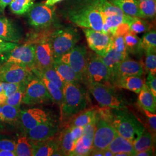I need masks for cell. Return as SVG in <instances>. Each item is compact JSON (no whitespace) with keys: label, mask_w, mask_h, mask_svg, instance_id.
Here are the masks:
<instances>
[{"label":"cell","mask_w":156,"mask_h":156,"mask_svg":"<svg viewBox=\"0 0 156 156\" xmlns=\"http://www.w3.org/2000/svg\"><path fill=\"white\" fill-rule=\"evenodd\" d=\"M67 19L79 27L102 31L103 20L100 12L94 6L82 0L67 8L64 14Z\"/></svg>","instance_id":"1"},{"label":"cell","mask_w":156,"mask_h":156,"mask_svg":"<svg viewBox=\"0 0 156 156\" xmlns=\"http://www.w3.org/2000/svg\"><path fill=\"white\" fill-rule=\"evenodd\" d=\"M61 109L62 120H67L83 111L87 105L86 92L79 83L64 84Z\"/></svg>","instance_id":"2"},{"label":"cell","mask_w":156,"mask_h":156,"mask_svg":"<svg viewBox=\"0 0 156 156\" xmlns=\"http://www.w3.org/2000/svg\"><path fill=\"white\" fill-rule=\"evenodd\" d=\"M112 126L117 134L131 142L138 138L145 128L134 115L126 109H112Z\"/></svg>","instance_id":"3"},{"label":"cell","mask_w":156,"mask_h":156,"mask_svg":"<svg viewBox=\"0 0 156 156\" xmlns=\"http://www.w3.org/2000/svg\"><path fill=\"white\" fill-rule=\"evenodd\" d=\"M80 39L78 30L73 26L53 30L50 34L49 41L55 60L73 49Z\"/></svg>","instance_id":"4"},{"label":"cell","mask_w":156,"mask_h":156,"mask_svg":"<svg viewBox=\"0 0 156 156\" xmlns=\"http://www.w3.org/2000/svg\"><path fill=\"white\" fill-rule=\"evenodd\" d=\"M52 31H48L38 36L31 37L27 41V43L35 45L34 68L43 69L53 67L55 59L49 41V36Z\"/></svg>","instance_id":"5"},{"label":"cell","mask_w":156,"mask_h":156,"mask_svg":"<svg viewBox=\"0 0 156 156\" xmlns=\"http://www.w3.org/2000/svg\"><path fill=\"white\" fill-rule=\"evenodd\" d=\"M87 84L90 92L101 106L115 109L126 108L125 102L110 85L94 82Z\"/></svg>","instance_id":"6"},{"label":"cell","mask_w":156,"mask_h":156,"mask_svg":"<svg viewBox=\"0 0 156 156\" xmlns=\"http://www.w3.org/2000/svg\"><path fill=\"white\" fill-rule=\"evenodd\" d=\"M30 26L37 30L47 29L56 22L54 6H48L45 2L34 4L26 13Z\"/></svg>","instance_id":"7"},{"label":"cell","mask_w":156,"mask_h":156,"mask_svg":"<svg viewBox=\"0 0 156 156\" xmlns=\"http://www.w3.org/2000/svg\"><path fill=\"white\" fill-rule=\"evenodd\" d=\"M84 82L87 84L94 82L106 84L112 82L111 73L109 69L103 62L100 56L97 54L88 53L84 78Z\"/></svg>","instance_id":"8"},{"label":"cell","mask_w":156,"mask_h":156,"mask_svg":"<svg viewBox=\"0 0 156 156\" xmlns=\"http://www.w3.org/2000/svg\"><path fill=\"white\" fill-rule=\"evenodd\" d=\"M35 45L25 43L19 45L7 52L0 55V64L14 63L20 64L31 69L35 66Z\"/></svg>","instance_id":"9"},{"label":"cell","mask_w":156,"mask_h":156,"mask_svg":"<svg viewBox=\"0 0 156 156\" xmlns=\"http://www.w3.org/2000/svg\"><path fill=\"white\" fill-rule=\"evenodd\" d=\"M51 102H53V100L45 85L35 75L26 84L23 104L27 105H35Z\"/></svg>","instance_id":"10"},{"label":"cell","mask_w":156,"mask_h":156,"mask_svg":"<svg viewBox=\"0 0 156 156\" xmlns=\"http://www.w3.org/2000/svg\"><path fill=\"white\" fill-rule=\"evenodd\" d=\"M35 76L31 68L14 63L0 64V81L8 83H27Z\"/></svg>","instance_id":"11"},{"label":"cell","mask_w":156,"mask_h":156,"mask_svg":"<svg viewBox=\"0 0 156 156\" xmlns=\"http://www.w3.org/2000/svg\"><path fill=\"white\" fill-rule=\"evenodd\" d=\"M117 134L111 123L100 117L97 112L92 150L104 151L106 149Z\"/></svg>","instance_id":"12"},{"label":"cell","mask_w":156,"mask_h":156,"mask_svg":"<svg viewBox=\"0 0 156 156\" xmlns=\"http://www.w3.org/2000/svg\"><path fill=\"white\" fill-rule=\"evenodd\" d=\"M87 56L88 53L86 46L83 45H78L57 60L71 67L80 78L82 82H84Z\"/></svg>","instance_id":"13"},{"label":"cell","mask_w":156,"mask_h":156,"mask_svg":"<svg viewBox=\"0 0 156 156\" xmlns=\"http://www.w3.org/2000/svg\"><path fill=\"white\" fill-rule=\"evenodd\" d=\"M83 32L90 48L100 57H103L113 47V37L102 31L83 28Z\"/></svg>","instance_id":"14"},{"label":"cell","mask_w":156,"mask_h":156,"mask_svg":"<svg viewBox=\"0 0 156 156\" xmlns=\"http://www.w3.org/2000/svg\"><path fill=\"white\" fill-rule=\"evenodd\" d=\"M51 121L48 114L42 109L30 108L20 110L19 123L24 132L34 127Z\"/></svg>","instance_id":"15"},{"label":"cell","mask_w":156,"mask_h":156,"mask_svg":"<svg viewBox=\"0 0 156 156\" xmlns=\"http://www.w3.org/2000/svg\"><path fill=\"white\" fill-rule=\"evenodd\" d=\"M0 38L8 42L19 44L23 39L22 30L11 19L0 16Z\"/></svg>","instance_id":"16"},{"label":"cell","mask_w":156,"mask_h":156,"mask_svg":"<svg viewBox=\"0 0 156 156\" xmlns=\"http://www.w3.org/2000/svg\"><path fill=\"white\" fill-rule=\"evenodd\" d=\"M144 68L140 62H136L127 57L120 62L113 75L112 83L118 78L126 76H142Z\"/></svg>","instance_id":"17"},{"label":"cell","mask_w":156,"mask_h":156,"mask_svg":"<svg viewBox=\"0 0 156 156\" xmlns=\"http://www.w3.org/2000/svg\"><path fill=\"white\" fill-rule=\"evenodd\" d=\"M58 127L51 121L39 124L25 132V135L33 141L39 142L49 140L58 132Z\"/></svg>","instance_id":"18"},{"label":"cell","mask_w":156,"mask_h":156,"mask_svg":"<svg viewBox=\"0 0 156 156\" xmlns=\"http://www.w3.org/2000/svg\"><path fill=\"white\" fill-rule=\"evenodd\" d=\"M44 141H33V156H62L58 149L57 140L52 139Z\"/></svg>","instance_id":"19"},{"label":"cell","mask_w":156,"mask_h":156,"mask_svg":"<svg viewBox=\"0 0 156 156\" xmlns=\"http://www.w3.org/2000/svg\"><path fill=\"white\" fill-rule=\"evenodd\" d=\"M114 83L119 88L128 90L138 94L143 88L145 81L142 76H126L118 78Z\"/></svg>","instance_id":"20"},{"label":"cell","mask_w":156,"mask_h":156,"mask_svg":"<svg viewBox=\"0 0 156 156\" xmlns=\"http://www.w3.org/2000/svg\"><path fill=\"white\" fill-rule=\"evenodd\" d=\"M53 67L62 79L64 84L68 83H80V78L73 68L68 64L58 60H55Z\"/></svg>","instance_id":"21"},{"label":"cell","mask_w":156,"mask_h":156,"mask_svg":"<svg viewBox=\"0 0 156 156\" xmlns=\"http://www.w3.org/2000/svg\"><path fill=\"white\" fill-rule=\"evenodd\" d=\"M57 141L58 149L62 156H71L76 143L73 136L71 128L68 127L62 130Z\"/></svg>","instance_id":"22"},{"label":"cell","mask_w":156,"mask_h":156,"mask_svg":"<svg viewBox=\"0 0 156 156\" xmlns=\"http://www.w3.org/2000/svg\"><path fill=\"white\" fill-rule=\"evenodd\" d=\"M132 17L124 15H114L105 17L102 19L103 20V29L102 32L111 36H113L115 34L117 27L122 23H129Z\"/></svg>","instance_id":"23"},{"label":"cell","mask_w":156,"mask_h":156,"mask_svg":"<svg viewBox=\"0 0 156 156\" xmlns=\"http://www.w3.org/2000/svg\"><path fill=\"white\" fill-rule=\"evenodd\" d=\"M108 149L114 154L119 152H126L131 156H136V152L134 149L133 143L117 134L109 145Z\"/></svg>","instance_id":"24"},{"label":"cell","mask_w":156,"mask_h":156,"mask_svg":"<svg viewBox=\"0 0 156 156\" xmlns=\"http://www.w3.org/2000/svg\"><path fill=\"white\" fill-rule=\"evenodd\" d=\"M20 108L7 104L0 105V122L14 125L19 123Z\"/></svg>","instance_id":"25"},{"label":"cell","mask_w":156,"mask_h":156,"mask_svg":"<svg viewBox=\"0 0 156 156\" xmlns=\"http://www.w3.org/2000/svg\"><path fill=\"white\" fill-rule=\"evenodd\" d=\"M138 94V103L142 109L156 113V98L151 94L146 83Z\"/></svg>","instance_id":"26"},{"label":"cell","mask_w":156,"mask_h":156,"mask_svg":"<svg viewBox=\"0 0 156 156\" xmlns=\"http://www.w3.org/2000/svg\"><path fill=\"white\" fill-rule=\"evenodd\" d=\"M128 57L127 53H123L117 51L114 48H112L103 57H101L103 62L109 69L112 78L119 64Z\"/></svg>","instance_id":"27"},{"label":"cell","mask_w":156,"mask_h":156,"mask_svg":"<svg viewBox=\"0 0 156 156\" xmlns=\"http://www.w3.org/2000/svg\"><path fill=\"white\" fill-rule=\"evenodd\" d=\"M97 112L96 109H92L80 112L73 119L69 127H83L91 123H96Z\"/></svg>","instance_id":"28"},{"label":"cell","mask_w":156,"mask_h":156,"mask_svg":"<svg viewBox=\"0 0 156 156\" xmlns=\"http://www.w3.org/2000/svg\"><path fill=\"white\" fill-rule=\"evenodd\" d=\"M110 3L116 6L124 12L130 16L141 17L138 4L136 0H107Z\"/></svg>","instance_id":"29"},{"label":"cell","mask_w":156,"mask_h":156,"mask_svg":"<svg viewBox=\"0 0 156 156\" xmlns=\"http://www.w3.org/2000/svg\"><path fill=\"white\" fill-rule=\"evenodd\" d=\"M134 149L136 153L153 149V135L146 129L133 142Z\"/></svg>","instance_id":"30"},{"label":"cell","mask_w":156,"mask_h":156,"mask_svg":"<svg viewBox=\"0 0 156 156\" xmlns=\"http://www.w3.org/2000/svg\"><path fill=\"white\" fill-rule=\"evenodd\" d=\"M34 75L37 77L39 78V79L42 81V82L45 85L48 91L49 92V94L51 97L53 102L60 107L63 100L62 90L60 89L57 86H56L55 84L51 82L39 73H35Z\"/></svg>","instance_id":"31"},{"label":"cell","mask_w":156,"mask_h":156,"mask_svg":"<svg viewBox=\"0 0 156 156\" xmlns=\"http://www.w3.org/2000/svg\"><path fill=\"white\" fill-rule=\"evenodd\" d=\"M33 146L32 140L26 135H19L16 140L15 154L16 156H32Z\"/></svg>","instance_id":"32"},{"label":"cell","mask_w":156,"mask_h":156,"mask_svg":"<svg viewBox=\"0 0 156 156\" xmlns=\"http://www.w3.org/2000/svg\"><path fill=\"white\" fill-rule=\"evenodd\" d=\"M31 70L34 73H39L51 82L55 84L60 89L62 90L63 89L65 84L62 81V79L53 67H49L43 69L33 68L31 69Z\"/></svg>","instance_id":"33"},{"label":"cell","mask_w":156,"mask_h":156,"mask_svg":"<svg viewBox=\"0 0 156 156\" xmlns=\"http://www.w3.org/2000/svg\"><path fill=\"white\" fill-rule=\"evenodd\" d=\"M142 18H153L156 12V0H136Z\"/></svg>","instance_id":"34"},{"label":"cell","mask_w":156,"mask_h":156,"mask_svg":"<svg viewBox=\"0 0 156 156\" xmlns=\"http://www.w3.org/2000/svg\"><path fill=\"white\" fill-rule=\"evenodd\" d=\"M34 4V0H13L9 4L11 11L16 15L26 14Z\"/></svg>","instance_id":"35"},{"label":"cell","mask_w":156,"mask_h":156,"mask_svg":"<svg viewBox=\"0 0 156 156\" xmlns=\"http://www.w3.org/2000/svg\"><path fill=\"white\" fill-rule=\"evenodd\" d=\"M124 40L126 50L128 53L136 54L142 51L140 48V39L136 34L129 31L124 36Z\"/></svg>","instance_id":"36"},{"label":"cell","mask_w":156,"mask_h":156,"mask_svg":"<svg viewBox=\"0 0 156 156\" xmlns=\"http://www.w3.org/2000/svg\"><path fill=\"white\" fill-rule=\"evenodd\" d=\"M140 48L145 52L156 50V33L154 30H149L145 34L140 41Z\"/></svg>","instance_id":"37"},{"label":"cell","mask_w":156,"mask_h":156,"mask_svg":"<svg viewBox=\"0 0 156 156\" xmlns=\"http://www.w3.org/2000/svg\"><path fill=\"white\" fill-rule=\"evenodd\" d=\"M128 24L129 31L135 34L145 33L150 30L149 23L139 17H132Z\"/></svg>","instance_id":"38"},{"label":"cell","mask_w":156,"mask_h":156,"mask_svg":"<svg viewBox=\"0 0 156 156\" xmlns=\"http://www.w3.org/2000/svg\"><path fill=\"white\" fill-rule=\"evenodd\" d=\"M26 84L23 85L16 92L8 96L6 101V104L17 108H20L22 104L23 98L24 95Z\"/></svg>","instance_id":"39"},{"label":"cell","mask_w":156,"mask_h":156,"mask_svg":"<svg viewBox=\"0 0 156 156\" xmlns=\"http://www.w3.org/2000/svg\"><path fill=\"white\" fill-rule=\"evenodd\" d=\"M156 50L145 52V69L148 73L156 75Z\"/></svg>","instance_id":"40"},{"label":"cell","mask_w":156,"mask_h":156,"mask_svg":"<svg viewBox=\"0 0 156 156\" xmlns=\"http://www.w3.org/2000/svg\"><path fill=\"white\" fill-rule=\"evenodd\" d=\"M16 140L5 135H0V150L4 151H15Z\"/></svg>","instance_id":"41"},{"label":"cell","mask_w":156,"mask_h":156,"mask_svg":"<svg viewBox=\"0 0 156 156\" xmlns=\"http://www.w3.org/2000/svg\"><path fill=\"white\" fill-rule=\"evenodd\" d=\"M27 83H8V82H1L3 92L8 97L12 94L16 92L17 90L19 89L23 85Z\"/></svg>","instance_id":"42"},{"label":"cell","mask_w":156,"mask_h":156,"mask_svg":"<svg viewBox=\"0 0 156 156\" xmlns=\"http://www.w3.org/2000/svg\"><path fill=\"white\" fill-rule=\"evenodd\" d=\"M113 37V47L117 51L123 53H127L126 46L124 44V36H112Z\"/></svg>","instance_id":"43"},{"label":"cell","mask_w":156,"mask_h":156,"mask_svg":"<svg viewBox=\"0 0 156 156\" xmlns=\"http://www.w3.org/2000/svg\"><path fill=\"white\" fill-rule=\"evenodd\" d=\"M143 112L145 113V116L147 118V122L149 124L150 128L151 130V134L156 136V113H152L147 110L143 109Z\"/></svg>","instance_id":"44"},{"label":"cell","mask_w":156,"mask_h":156,"mask_svg":"<svg viewBox=\"0 0 156 156\" xmlns=\"http://www.w3.org/2000/svg\"><path fill=\"white\" fill-rule=\"evenodd\" d=\"M145 83L149 89L151 93V94L156 98V75H153L150 73H148L147 80L145 82Z\"/></svg>","instance_id":"45"},{"label":"cell","mask_w":156,"mask_h":156,"mask_svg":"<svg viewBox=\"0 0 156 156\" xmlns=\"http://www.w3.org/2000/svg\"><path fill=\"white\" fill-rule=\"evenodd\" d=\"M19 44L8 42L0 38V55L16 47Z\"/></svg>","instance_id":"46"},{"label":"cell","mask_w":156,"mask_h":156,"mask_svg":"<svg viewBox=\"0 0 156 156\" xmlns=\"http://www.w3.org/2000/svg\"><path fill=\"white\" fill-rule=\"evenodd\" d=\"M129 31V27L128 23L124 22L120 24L115 31V34L113 36H124Z\"/></svg>","instance_id":"47"},{"label":"cell","mask_w":156,"mask_h":156,"mask_svg":"<svg viewBox=\"0 0 156 156\" xmlns=\"http://www.w3.org/2000/svg\"><path fill=\"white\" fill-rule=\"evenodd\" d=\"M71 128V131L73 138L77 142L81 138L83 133V128L82 127H69Z\"/></svg>","instance_id":"48"},{"label":"cell","mask_w":156,"mask_h":156,"mask_svg":"<svg viewBox=\"0 0 156 156\" xmlns=\"http://www.w3.org/2000/svg\"><path fill=\"white\" fill-rule=\"evenodd\" d=\"M153 156V149L142 151L136 153V156Z\"/></svg>","instance_id":"49"},{"label":"cell","mask_w":156,"mask_h":156,"mask_svg":"<svg viewBox=\"0 0 156 156\" xmlns=\"http://www.w3.org/2000/svg\"><path fill=\"white\" fill-rule=\"evenodd\" d=\"M13 0H0V9L2 12L4 11L6 8L11 4Z\"/></svg>","instance_id":"50"},{"label":"cell","mask_w":156,"mask_h":156,"mask_svg":"<svg viewBox=\"0 0 156 156\" xmlns=\"http://www.w3.org/2000/svg\"><path fill=\"white\" fill-rule=\"evenodd\" d=\"M0 156H16L15 152L0 150Z\"/></svg>","instance_id":"51"},{"label":"cell","mask_w":156,"mask_h":156,"mask_svg":"<svg viewBox=\"0 0 156 156\" xmlns=\"http://www.w3.org/2000/svg\"><path fill=\"white\" fill-rule=\"evenodd\" d=\"M90 156H103V151L99 150H91L90 154Z\"/></svg>","instance_id":"52"},{"label":"cell","mask_w":156,"mask_h":156,"mask_svg":"<svg viewBox=\"0 0 156 156\" xmlns=\"http://www.w3.org/2000/svg\"><path fill=\"white\" fill-rule=\"evenodd\" d=\"M7 97L4 92L0 93V105H3L6 103Z\"/></svg>","instance_id":"53"},{"label":"cell","mask_w":156,"mask_h":156,"mask_svg":"<svg viewBox=\"0 0 156 156\" xmlns=\"http://www.w3.org/2000/svg\"><path fill=\"white\" fill-rule=\"evenodd\" d=\"M62 0H46L45 4L48 6H54L56 3L61 1Z\"/></svg>","instance_id":"54"},{"label":"cell","mask_w":156,"mask_h":156,"mask_svg":"<svg viewBox=\"0 0 156 156\" xmlns=\"http://www.w3.org/2000/svg\"><path fill=\"white\" fill-rule=\"evenodd\" d=\"M103 156H114V154L111 151L109 150L108 148L103 151Z\"/></svg>","instance_id":"55"},{"label":"cell","mask_w":156,"mask_h":156,"mask_svg":"<svg viewBox=\"0 0 156 156\" xmlns=\"http://www.w3.org/2000/svg\"><path fill=\"white\" fill-rule=\"evenodd\" d=\"M114 156H131L130 154L126 152H119L115 154Z\"/></svg>","instance_id":"56"},{"label":"cell","mask_w":156,"mask_h":156,"mask_svg":"<svg viewBox=\"0 0 156 156\" xmlns=\"http://www.w3.org/2000/svg\"><path fill=\"white\" fill-rule=\"evenodd\" d=\"M3 92V90H2V84H1V82L0 81V93Z\"/></svg>","instance_id":"57"},{"label":"cell","mask_w":156,"mask_h":156,"mask_svg":"<svg viewBox=\"0 0 156 156\" xmlns=\"http://www.w3.org/2000/svg\"><path fill=\"white\" fill-rule=\"evenodd\" d=\"M1 122H0V129L1 128V127H2V126H1Z\"/></svg>","instance_id":"58"},{"label":"cell","mask_w":156,"mask_h":156,"mask_svg":"<svg viewBox=\"0 0 156 156\" xmlns=\"http://www.w3.org/2000/svg\"><path fill=\"white\" fill-rule=\"evenodd\" d=\"M2 13V11H1V9H0V13Z\"/></svg>","instance_id":"59"}]
</instances>
